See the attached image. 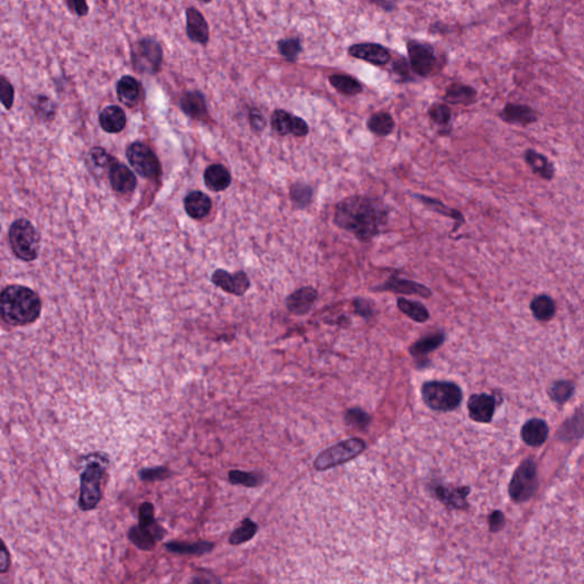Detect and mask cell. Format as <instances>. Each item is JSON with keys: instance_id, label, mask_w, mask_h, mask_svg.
Here are the masks:
<instances>
[{"instance_id": "6da1fadb", "label": "cell", "mask_w": 584, "mask_h": 584, "mask_svg": "<svg viewBox=\"0 0 584 584\" xmlns=\"http://www.w3.org/2000/svg\"><path fill=\"white\" fill-rule=\"evenodd\" d=\"M389 208L376 196L345 198L335 207L333 222L361 242H370L388 224Z\"/></svg>"}, {"instance_id": "7a4b0ae2", "label": "cell", "mask_w": 584, "mask_h": 584, "mask_svg": "<svg viewBox=\"0 0 584 584\" xmlns=\"http://www.w3.org/2000/svg\"><path fill=\"white\" fill-rule=\"evenodd\" d=\"M0 313L9 326H28L40 316L42 302L35 291L24 285H8L0 296Z\"/></svg>"}, {"instance_id": "3957f363", "label": "cell", "mask_w": 584, "mask_h": 584, "mask_svg": "<svg viewBox=\"0 0 584 584\" xmlns=\"http://www.w3.org/2000/svg\"><path fill=\"white\" fill-rule=\"evenodd\" d=\"M163 55L162 44L157 38L143 37L131 47V66L142 76H155L162 68Z\"/></svg>"}, {"instance_id": "277c9868", "label": "cell", "mask_w": 584, "mask_h": 584, "mask_svg": "<svg viewBox=\"0 0 584 584\" xmlns=\"http://www.w3.org/2000/svg\"><path fill=\"white\" fill-rule=\"evenodd\" d=\"M107 469L97 461L89 463L81 475V489L78 504L81 511H90L97 508L103 498Z\"/></svg>"}, {"instance_id": "5b68a950", "label": "cell", "mask_w": 584, "mask_h": 584, "mask_svg": "<svg viewBox=\"0 0 584 584\" xmlns=\"http://www.w3.org/2000/svg\"><path fill=\"white\" fill-rule=\"evenodd\" d=\"M9 246L23 261H33L40 250V235L29 220H16L8 230Z\"/></svg>"}, {"instance_id": "8992f818", "label": "cell", "mask_w": 584, "mask_h": 584, "mask_svg": "<svg viewBox=\"0 0 584 584\" xmlns=\"http://www.w3.org/2000/svg\"><path fill=\"white\" fill-rule=\"evenodd\" d=\"M422 396L429 409L443 412L457 409L463 400V392L457 383L437 380L422 385Z\"/></svg>"}, {"instance_id": "52a82bcc", "label": "cell", "mask_w": 584, "mask_h": 584, "mask_svg": "<svg viewBox=\"0 0 584 584\" xmlns=\"http://www.w3.org/2000/svg\"><path fill=\"white\" fill-rule=\"evenodd\" d=\"M367 445L361 439H350L333 445L318 454L314 461V468L320 472L328 470L342 463H348L364 452Z\"/></svg>"}, {"instance_id": "ba28073f", "label": "cell", "mask_w": 584, "mask_h": 584, "mask_svg": "<svg viewBox=\"0 0 584 584\" xmlns=\"http://www.w3.org/2000/svg\"><path fill=\"white\" fill-rule=\"evenodd\" d=\"M537 489V465L533 460L528 459L519 465L509 484V494L517 502H525Z\"/></svg>"}, {"instance_id": "9c48e42d", "label": "cell", "mask_w": 584, "mask_h": 584, "mask_svg": "<svg viewBox=\"0 0 584 584\" xmlns=\"http://www.w3.org/2000/svg\"><path fill=\"white\" fill-rule=\"evenodd\" d=\"M126 155L131 166L142 177L155 179L160 175V162L151 148L145 144L141 142L133 143L128 146Z\"/></svg>"}, {"instance_id": "30bf717a", "label": "cell", "mask_w": 584, "mask_h": 584, "mask_svg": "<svg viewBox=\"0 0 584 584\" xmlns=\"http://www.w3.org/2000/svg\"><path fill=\"white\" fill-rule=\"evenodd\" d=\"M372 292H393L404 296H419L424 299H429L433 296V291L427 285H422L412 280L402 279L398 274L389 276V279L383 283L371 288Z\"/></svg>"}, {"instance_id": "8fae6325", "label": "cell", "mask_w": 584, "mask_h": 584, "mask_svg": "<svg viewBox=\"0 0 584 584\" xmlns=\"http://www.w3.org/2000/svg\"><path fill=\"white\" fill-rule=\"evenodd\" d=\"M407 51L413 70L417 73L429 76L434 71L436 66V57L431 46L418 42H409Z\"/></svg>"}, {"instance_id": "7c38bea8", "label": "cell", "mask_w": 584, "mask_h": 584, "mask_svg": "<svg viewBox=\"0 0 584 584\" xmlns=\"http://www.w3.org/2000/svg\"><path fill=\"white\" fill-rule=\"evenodd\" d=\"M185 18H186V35L189 40L193 44L205 46L210 39V29H209V24L205 20V15L202 14L196 7L190 6L185 9Z\"/></svg>"}, {"instance_id": "4fadbf2b", "label": "cell", "mask_w": 584, "mask_h": 584, "mask_svg": "<svg viewBox=\"0 0 584 584\" xmlns=\"http://www.w3.org/2000/svg\"><path fill=\"white\" fill-rule=\"evenodd\" d=\"M166 534L167 532L160 524L151 528L135 525L128 531L127 537L128 540L137 549L143 552H152L157 547V542L166 537Z\"/></svg>"}, {"instance_id": "5bb4252c", "label": "cell", "mask_w": 584, "mask_h": 584, "mask_svg": "<svg viewBox=\"0 0 584 584\" xmlns=\"http://www.w3.org/2000/svg\"><path fill=\"white\" fill-rule=\"evenodd\" d=\"M211 281L227 294L244 296L250 288V280L244 270L237 273H229L224 270H215Z\"/></svg>"}, {"instance_id": "9a60e30c", "label": "cell", "mask_w": 584, "mask_h": 584, "mask_svg": "<svg viewBox=\"0 0 584 584\" xmlns=\"http://www.w3.org/2000/svg\"><path fill=\"white\" fill-rule=\"evenodd\" d=\"M318 292L314 287L307 285L294 291L285 299V307L291 314L303 316L309 314L318 300Z\"/></svg>"}, {"instance_id": "2e32d148", "label": "cell", "mask_w": 584, "mask_h": 584, "mask_svg": "<svg viewBox=\"0 0 584 584\" xmlns=\"http://www.w3.org/2000/svg\"><path fill=\"white\" fill-rule=\"evenodd\" d=\"M117 97L119 102L127 107H136L143 98L142 83L133 76H122L117 83Z\"/></svg>"}, {"instance_id": "e0dca14e", "label": "cell", "mask_w": 584, "mask_h": 584, "mask_svg": "<svg viewBox=\"0 0 584 584\" xmlns=\"http://www.w3.org/2000/svg\"><path fill=\"white\" fill-rule=\"evenodd\" d=\"M496 410V400L491 395H472L468 400L469 417L476 422L487 424L491 422Z\"/></svg>"}, {"instance_id": "ac0fdd59", "label": "cell", "mask_w": 584, "mask_h": 584, "mask_svg": "<svg viewBox=\"0 0 584 584\" xmlns=\"http://www.w3.org/2000/svg\"><path fill=\"white\" fill-rule=\"evenodd\" d=\"M179 107L187 117L194 120H205L208 118L205 95L198 89L183 93L179 98Z\"/></svg>"}, {"instance_id": "d6986e66", "label": "cell", "mask_w": 584, "mask_h": 584, "mask_svg": "<svg viewBox=\"0 0 584 584\" xmlns=\"http://www.w3.org/2000/svg\"><path fill=\"white\" fill-rule=\"evenodd\" d=\"M109 178L113 190L121 194L133 192L136 187L135 174L124 163L118 161L113 163V166L111 167Z\"/></svg>"}, {"instance_id": "ffe728a7", "label": "cell", "mask_w": 584, "mask_h": 584, "mask_svg": "<svg viewBox=\"0 0 584 584\" xmlns=\"http://www.w3.org/2000/svg\"><path fill=\"white\" fill-rule=\"evenodd\" d=\"M350 56L363 59L374 66H383L389 61V52L378 44H357L350 48Z\"/></svg>"}, {"instance_id": "44dd1931", "label": "cell", "mask_w": 584, "mask_h": 584, "mask_svg": "<svg viewBox=\"0 0 584 584\" xmlns=\"http://www.w3.org/2000/svg\"><path fill=\"white\" fill-rule=\"evenodd\" d=\"M98 122L102 129L107 133H117L124 131L127 124L125 111L118 105L104 107L98 116Z\"/></svg>"}, {"instance_id": "7402d4cb", "label": "cell", "mask_w": 584, "mask_h": 584, "mask_svg": "<svg viewBox=\"0 0 584 584\" xmlns=\"http://www.w3.org/2000/svg\"><path fill=\"white\" fill-rule=\"evenodd\" d=\"M500 117L511 125L528 126L537 120V113L532 107L522 104H507Z\"/></svg>"}, {"instance_id": "603a6c76", "label": "cell", "mask_w": 584, "mask_h": 584, "mask_svg": "<svg viewBox=\"0 0 584 584\" xmlns=\"http://www.w3.org/2000/svg\"><path fill=\"white\" fill-rule=\"evenodd\" d=\"M470 489L469 487H446L439 485L434 489L435 496L439 501L446 504L451 509H465L467 508V496Z\"/></svg>"}, {"instance_id": "cb8c5ba5", "label": "cell", "mask_w": 584, "mask_h": 584, "mask_svg": "<svg viewBox=\"0 0 584 584\" xmlns=\"http://www.w3.org/2000/svg\"><path fill=\"white\" fill-rule=\"evenodd\" d=\"M413 198L418 200L419 202H422V205L428 208L429 210L434 211V213H436V214L442 215V216L452 218V220L455 222V226H454L453 231L452 232L457 231L460 226H463L465 222H466L463 213H460L457 209L448 207V205L443 203L441 200L434 199V198L422 196V194H413Z\"/></svg>"}, {"instance_id": "d4e9b609", "label": "cell", "mask_w": 584, "mask_h": 584, "mask_svg": "<svg viewBox=\"0 0 584 584\" xmlns=\"http://www.w3.org/2000/svg\"><path fill=\"white\" fill-rule=\"evenodd\" d=\"M210 198L200 191L189 193L184 200L185 210L193 220H201L207 216L211 210Z\"/></svg>"}, {"instance_id": "484cf974", "label": "cell", "mask_w": 584, "mask_h": 584, "mask_svg": "<svg viewBox=\"0 0 584 584\" xmlns=\"http://www.w3.org/2000/svg\"><path fill=\"white\" fill-rule=\"evenodd\" d=\"M526 163L532 172L544 181H552L555 176V167L546 155H541L533 148L526 150L524 155Z\"/></svg>"}, {"instance_id": "4316f807", "label": "cell", "mask_w": 584, "mask_h": 584, "mask_svg": "<svg viewBox=\"0 0 584 584\" xmlns=\"http://www.w3.org/2000/svg\"><path fill=\"white\" fill-rule=\"evenodd\" d=\"M548 435V424L541 419H531L523 426L522 439L528 446H541L546 442Z\"/></svg>"}, {"instance_id": "83f0119b", "label": "cell", "mask_w": 584, "mask_h": 584, "mask_svg": "<svg viewBox=\"0 0 584 584\" xmlns=\"http://www.w3.org/2000/svg\"><path fill=\"white\" fill-rule=\"evenodd\" d=\"M205 183L208 189L214 192L225 191L232 183L231 172L220 163L211 165L205 169Z\"/></svg>"}, {"instance_id": "f1b7e54d", "label": "cell", "mask_w": 584, "mask_h": 584, "mask_svg": "<svg viewBox=\"0 0 584 584\" xmlns=\"http://www.w3.org/2000/svg\"><path fill=\"white\" fill-rule=\"evenodd\" d=\"M167 552L177 555L203 556L213 552L215 543L209 541H198V542H179L172 541L165 544Z\"/></svg>"}, {"instance_id": "f546056e", "label": "cell", "mask_w": 584, "mask_h": 584, "mask_svg": "<svg viewBox=\"0 0 584 584\" xmlns=\"http://www.w3.org/2000/svg\"><path fill=\"white\" fill-rule=\"evenodd\" d=\"M444 340L445 335L442 331L429 333V335L422 337V339H419L418 341H415V344L410 347V353L415 359L424 361L427 357L428 354L441 347Z\"/></svg>"}, {"instance_id": "4dcf8cb0", "label": "cell", "mask_w": 584, "mask_h": 584, "mask_svg": "<svg viewBox=\"0 0 584 584\" xmlns=\"http://www.w3.org/2000/svg\"><path fill=\"white\" fill-rule=\"evenodd\" d=\"M531 311L534 318L541 322L552 320L556 315L557 305L555 300L548 294H539L534 297L531 302Z\"/></svg>"}, {"instance_id": "1f68e13d", "label": "cell", "mask_w": 584, "mask_h": 584, "mask_svg": "<svg viewBox=\"0 0 584 584\" xmlns=\"http://www.w3.org/2000/svg\"><path fill=\"white\" fill-rule=\"evenodd\" d=\"M398 309H400L403 314L407 315V318L415 321L417 323H424L429 320L430 314L427 307L424 304L415 302V300L407 299L403 297H400L396 300Z\"/></svg>"}, {"instance_id": "d6a6232c", "label": "cell", "mask_w": 584, "mask_h": 584, "mask_svg": "<svg viewBox=\"0 0 584 584\" xmlns=\"http://www.w3.org/2000/svg\"><path fill=\"white\" fill-rule=\"evenodd\" d=\"M88 162L90 169L102 176L105 172L109 174L113 163L116 162V159L109 155L104 148H94L89 152Z\"/></svg>"}, {"instance_id": "836d02e7", "label": "cell", "mask_w": 584, "mask_h": 584, "mask_svg": "<svg viewBox=\"0 0 584 584\" xmlns=\"http://www.w3.org/2000/svg\"><path fill=\"white\" fill-rule=\"evenodd\" d=\"M395 121L388 112L374 113L368 120V129L377 136H388L393 133Z\"/></svg>"}, {"instance_id": "e575fe53", "label": "cell", "mask_w": 584, "mask_h": 584, "mask_svg": "<svg viewBox=\"0 0 584 584\" xmlns=\"http://www.w3.org/2000/svg\"><path fill=\"white\" fill-rule=\"evenodd\" d=\"M291 201L297 209H306L314 199V189L304 181H296L290 187Z\"/></svg>"}, {"instance_id": "d590c367", "label": "cell", "mask_w": 584, "mask_h": 584, "mask_svg": "<svg viewBox=\"0 0 584 584\" xmlns=\"http://www.w3.org/2000/svg\"><path fill=\"white\" fill-rule=\"evenodd\" d=\"M444 98L445 101L448 102V103L469 105L476 98V90L472 89V87L466 86V85L454 83V85L448 87Z\"/></svg>"}, {"instance_id": "8d00e7d4", "label": "cell", "mask_w": 584, "mask_h": 584, "mask_svg": "<svg viewBox=\"0 0 584 584\" xmlns=\"http://www.w3.org/2000/svg\"><path fill=\"white\" fill-rule=\"evenodd\" d=\"M257 532H258V525L255 522H252L251 519L246 518L244 522L241 523L239 528L232 532L229 539L230 544L231 546L244 544L254 539Z\"/></svg>"}, {"instance_id": "74e56055", "label": "cell", "mask_w": 584, "mask_h": 584, "mask_svg": "<svg viewBox=\"0 0 584 584\" xmlns=\"http://www.w3.org/2000/svg\"><path fill=\"white\" fill-rule=\"evenodd\" d=\"M330 83L344 95H356L362 92V85L355 78L345 74H333L330 77Z\"/></svg>"}, {"instance_id": "f35d334b", "label": "cell", "mask_w": 584, "mask_h": 584, "mask_svg": "<svg viewBox=\"0 0 584 584\" xmlns=\"http://www.w3.org/2000/svg\"><path fill=\"white\" fill-rule=\"evenodd\" d=\"M294 116L285 110H275L270 118L272 131L279 136H287L291 133Z\"/></svg>"}, {"instance_id": "ab89813d", "label": "cell", "mask_w": 584, "mask_h": 584, "mask_svg": "<svg viewBox=\"0 0 584 584\" xmlns=\"http://www.w3.org/2000/svg\"><path fill=\"white\" fill-rule=\"evenodd\" d=\"M230 483L244 487H257L264 481V476L259 472L231 470L229 472Z\"/></svg>"}, {"instance_id": "60d3db41", "label": "cell", "mask_w": 584, "mask_h": 584, "mask_svg": "<svg viewBox=\"0 0 584 584\" xmlns=\"http://www.w3.org/2000/svg\"><path fill=\"white\" fill-rule=\"evenodd\" d=\"M33 110L39 120L44 122L52 121L56 116V104L48 96L38 95L35 101Z\"/></svg>"}, {"instance_id": "b9f144b4", "label": "cell", "mask_w": 584, "mask_h": 584, "mask_svg": "<svg viewBox=\"0 0 584 584\" xmlns=\"http://www.w3.org/2000/svg\"><path fill=\"white\" fill-rule=\"evenodd\" d=\"M549 394L555 402L561 404L565 403L574 394V385L570 381H557L552 385Z\"/></svg>"}, {"instance_id": "7bdbcfd3", "label": "cell", "mask_w": 584, "mask_h": 584, "mask_svg": "<svg viewBox=\"0 0 584 584\" xmlns=\"http://www.w3.org/2000/svg\"><path fill=\"white\" fill-rule=\"evenodd\" d=\"M172 476V472L167 467L159 466L153 468H144L138 472L141 481L145 483L165 481Z\"/></svg>"}, {"instance_id": "ee69618b", "label": "cell", "mask_w": 584, "mask_h": 584, "mask_svg": "<svg viewBox=\"0 0 584 584\" xmlns=\"http://www.w3.org/2000/svg\"><path fill=\"white\" fill-rule=\"evenodd\" d=\"M428 113H429L430 119L436 125L442 126V127L450 125L452 113L448 105L441 103L434 104L433 107H430Z\"/></svg>"}, {"instance_id": "f6af8a7d", "label": "cell", "mask_w": 584, "mask_h": 584, "mask_svg": "<svg viewBox=\"0 0 584 584\" xmlns=\"http://www.w3.org/2000/svg\"><path fill=\"white\" fill-rule=\"evenodd\" d=\"M345 420L347 422L350 426H353V427H357L361 429V428L368 427V424H370V415L368 413L363 411L362 409H359V407H354V409L348 410L346 415H345Z\"/></svg>"}, {"instance_id": "bcb514c9", "label": "cell", "mask_w": 584, "mask_h": 584, "mask_svg": "<svg viewBox=\"0 0 584 584\" xmlns=\"http://www.w3.org/2000/svg\"><path fill=\"white\" fill-rule=\"evenodd\" d=\"M0 98L4 107L6 110H11L14 104L15 90L12 83L7 79L5 74H1L0 77Z\"/></svg>"}, {"instance_id": "7dc6e473", "label": "cell", "mask_w": 584, "mask_h": 584, "mask_svg": "<svg viewBox=\"0 0 584 584\" xmlns=\"http://www.w3.org/2000/svg\"><path fill=\"white\" fill-rule=\"evenodd\" d=\"M157 522L155 515V506L151 502H143L138 508V525L143 528L155 526Z\"/></svg>"}, {"instance_id": "c3c4849f", "label": "cell", "mask_w": 584, "mask_h": 584, "mask_svg": "<svg viewBox=\"0 0 584 584\" xmlns=\"http://www.w3.org/2000/svg\"><path fill=\"white\" fill-rule=\"evenodd\" d=\"M279 51L285 59L294 61L302 51V46L298 39H285L279 42Z\"/></svg>"}, {"instance_id": "681fc988", "label": "cell", "mask_w": 584, "mask_h": 584, "mask_svg": "<svg viewBox=\"0 0 584 584\" xmlns=\"http://www.w3.org/2000/svg\"><path fill=\"white\" fill-rule=\"evenodd\" d=\"M354 313L363 318H370L374 315V307L370 300L357 297L353 300Z\"/></svg>"}, {"instance_id": "f907efd6", "label": "cell", "mask_w": 584, "mask_h": 584, "mask_svg": "<svg viewBox=\"0 0 584 584\" xmlns=\"http://www.w3.org/2000/svg\"><path fill=\"white\" fill-rule=\"evenodd\" d=\"M66 8L78 18H85L89 13L87 0H63Z\"/></svg>"}, {"instance_id": "816d5d0a", "label": "cell", "mask_w": 584, "mask_h": 584, "mask_svg": "<svg viewBox=\"0 0 584 584\" xmlns=\"http://www.w3.org/2000/svg\"><path fill=\"white\" fill-rule=\"evenodd\" d=\"M250 127L255 133H261L266 128L267 122L263 113L257 109H251L249 112Z\"/></svg>"}, {"instance_id": "f5cc1de1", "label": "cell", "mask_w": 584, "mask_h": 584, "mask_svg": "<svg viewBox=\"0 0 584 584\" xmlns=\"http://www.w3.org/2000/svg\"><path fill=\"white\" fill-rule=\"evenodd\" d=\"M309 128L307 122L304 119L299 117H294L292 120V128H291V135L296 137H304L309 133Z\"/></svg>"}, {"instance_id": "db71d44e", "label": "cell", "mask_w": 584, "mask_h": 584, "mask_svg": "<svg viewBox=\"0 0 584 584\" xmlns=\"http://www.w3.org/2000/svg\"><path fill=\"white\" fill-rule=\"evenodd\" d=\"M0 573L1 574H5L7 571L9 570V567H11V555H9V552L7 550L6 546H5V543H3V546H1V554H0Z\"/></svg>"}, {"instance_id": "11a10c76", "label": "cell", "mask_w": 584, "mask_h": 584, "mask_svg": "<svg viewBox=\"0 0 584 584\" xmlns=\"http://www.w3.org/2000/svg\"><path fill=\"white\" fill-rule=\"evenodd\" d=\"M503 526V515L500 511H494L489 516V528L491 531H499Z\"/></svg>"}, {"instance_id": "9f6ffc18", "label": "cell", "mask_w": 584, "mask_h": 584, "mask_svg": "<svg viewBox=\"0 0 584 584\" xmlns=\"http://www.w3.org/2000/svg\"><path fill=\"white\" fill-rule=\"evenodd\" d=\"M198 1H200V3H203V4H209V3H211V1H213V0H198Z\"/></svg>"}, {"instance_id": "6f0895ef", "label": "cell", "mask_w": 584, "mask_h": 584, "mask_svg": "<svg viewBox=\"0 0 584 584\" xmlns=\"http://www.w3.org/2000/svg\"><path fill=\"white\" fill-rule=\"evenodd\" d=\"M370 1H374V3H379L381 0H370Z\"/></svg>"}]
</instances>
